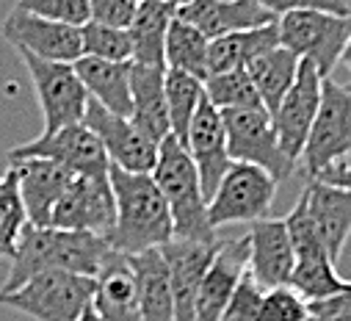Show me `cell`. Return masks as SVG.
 I'll return each mask as SVG.
<instances>
[{
	"label": "cell",
	"mask_w": 351,
	"mask_h": 321,
	"mask_svg": "<svg viewBox=\"0 0 351 321\" xmlns=\"http://www.w3.org/2000/svg\"><path fill=\"white\" fill-rule=\"evenodd\" d=\"M108 252H111L108 241L100 235L58 230V227H34L28 222L17 244V252L12 258L9 277L0 285V294H12L45 272H72V274L97 277Z\"/></svg>",
	"instance_id": "obj_1"
},
{
	"label": "cell",
	"mask_w": 351,
	"mask_h": 321,
	"mask_svg": "<svg viewBox=\"0 0 351 321\" xmlns=\"http://www.w3.org/2000/svg\"><path fill=\"white\" fill-rule=\"evenodd\" d=\"M108 180L117 202V222L108 247L122 255H138L147 250H160L174 238L169 205L152 180V175H130L117 167L108 169Z\"/></svg>",
	"instance_id": "obj_2"
},
{
	"label": "cell",
	"mask_w": 351,
	"mask_h": 321,
	"mask_svg": "<svg viewBox=\"0 0 351 321\" xmlns=\"http://www.w3.org/2000/svg\"><path fill=\"white\" fill-rule=\"evenodd\" d=\"M149 175L158 183V189L169 205L174 238L199 241V244H213V241L221 238L219 230L210 224L208 200L202 194V183H199V172L194 167V158L174 136L160 141L155 169Z\"/></svg>",
	"instance_id": "obj_3"
},
{
	"label": "cell",
	"mask_w": 351,
	"mask_h": 321,
	"mask_svg": "<svg viewBox=\"0 0 351 321\" xmlns=\"http://www.w3.org/2000/svg\"><path fill=\"white\" fill-rule=\"evenodd\" d=\"M97 277L72 272H45L12 294H0V305L25 313L34 321H83L92 310Z\"/></svg>",
	"instance_id": "obj_4"
},
{
	"label": "cell",
	"mask_w": 351,
	"mask_h": 321,
	"mask_svg": "<svg viewBox=\"0 0 351 321\" xmlns=\"http://www.w3.org/2000/svg\"><path fill=\"white\" fill-rule=\"evenodd\" d=\"M346 158H351V84L324 78L321 106L302 152L307 180H315Z\"/></svg>",
	"instance_id": "obj_5"
},
{
	"label": "cell",
	"mask_w": 351,
	"mask_h": 321,
	"mask_svg": "<svg viewBox=\"0 0 351 321\" xmlns=\"http://www.w3.org/2000/svg\"><path fill=\"white\" fill-rule=\"evenodd\" d=\"M280 45L310 61L324 78L340 64L343 47L351 36V14L332 12H291L277 20Z\"/></svg>",
	"instance_id": "obj_6"
},
{
	"label": "cell",
	"mask_w": 351,
	"mask_h": 321,
	"mask_svg": "<svg viewBox=\"0 0 351 321\" xmlns=\"http://www.w3.org/2000/svg\"><path fill=\"white\" fill-rule=\"evenodd\" d=\"M288 222V233H291V244H293V274H291V288L299 291L307 302H318V299H329L335 294H340L348 280H343L337 274V263L329 258L324 241L318 238L310 216H307V205L304 197H299L296 208L285 216Z\"/></svg>",
	"instance_id": "obj_7"
},
{
	"label": "cell",
	"mask_w": 351,
	"mask_h": 321,
	"mask_svg": "<svg viewBox=\"0 0 351 321\" xmlns=\"http://www.w3.org/2000/svg\"><path fill=\"white\" fill-rule=\"evenodd\" d=\"M277 194V180L260 167L238 164L221 178L216 194L208 202V216L216 230L230 224H252L257 219H266L269 208Z\"/></svg>",
	"instance_id": "obj_8"
},
{
	"label": "cell",
	"mask_w": 351,
	"mask_h": 321,
	"mask_svg": "<svg viewBox=\"0 0 351 321\" xmlns=\"http://www.w3.org/2000/svg\"><path fill=\"white\" fill-rule=\"evenodd\" d=\"M221 119H224L227 150H230L232 160L266 169L277 183H282L293 175L296 164L282 152L271 114L266 108L221 111Z\"/></svg>",
	"instance_id": "obj_9"
},
{
	"label": "cell",
	"mask_w": 351,
	"mask_h": 321,
	"mask_svg": "<svg viewBox=\"0 0 351 321\" xmlns=\"http://www.w3.org/2000/svg\"><path fill=\"white\" fill-rule=\"evenodd\" d=\"M31 84L45 117V130L42 133H56L61 128L77 125L86 117V106H89V95H86L80 78L72 64H58V61H45L31 53H20Z\"/></svg>",
	"instance_id": "obj_10"
},
{
	"label": "cell",
	"mask_w": 351,
	"mask_h": 321,
	"mask_svg": "<svg viewBox=\"0 0 351 321\" xmlns=\"http://www.w3.org/2000/svg\"><path fill=\"white\" fill-rule=\"evenodd\" d=\"M20 158H47L56 160L58 167L69 169L75 178H95V175H108L111 160L100 144V139L86 128L83 122L61 128L56 133H42L34 141L17 144L9 152V160Z\"/></svg>",
	"instance_id": "obj_11"
},
{
	"label": "cell",
	"mask_w": 351,
	"mask_h": 321,
	"mask_svg": "<svg viewBox=\"0 0 351 321\" xmlns=\"http://www.w3.org/2000/svg\"><path fill=\"white\" fill-rule=\"evenodd\" d=\"M0 36H3L17 53H31V56L45 58V61L75 64L77 58H83L80 28L36 17L31 12H23L20 6H14L6 14L3 25H0Z\"/></svg>",
	"instance_id": "obj_12"
},
{
	"label": "cell",
	"mask_w": 351,
	"mask_h": 321,
	"mask_svg": "<svg viewBox=\"0 0 351 321\" xmlns=\"http://www.w3.org/2000/svg\"><path fill=\"white\" fill-rule=\"evenodd\" d=\"M117 222V202L108 175L95 178H75L72 186L58 200L50 227L75 230V233H92L108 238Z\"/></svg>",
	"instance_id": "obj_13"
},
{
	"label": "cell",
	"mask_w": 351,
	"mask_h": 321,
	"mask_svg": "<svg viewBox=\"0 0 351 321\" xmlns=\"http://www.w3.org/2000/svg\"><path fill=\"white\" fill-rule=\"evenodd\" d=\"M83 125L100 139L111 167L130 175H149L155 169L158 144L149 141L128 117H117L89 100Z\"/></svg>",
	"instance_id": "obj_14"
},
{
	"label": "cell",
	"mask_w": 351,
	"mask_h": 321,
	"mask_svg": "<svg viewBox=\"0 0 351 321\" xmlns=\"http://www.w3.org/2000/svg\"><path fill=\"white\" fill-rule=\"evenodd\" d=\"M321 86H324V75L310 61L302 58L293 86L282 97L280 108L271 114L280 147L293 164L302 158L310 128L315 122V114H318V106H321Z\"/></svg>",
	"instance_id": "obj_15"
},
{
	"label": "cell",
	"mask_w": 351,
	"mask_h": 321,
	"mask_svg": "<svg viewBox=\"0 0 351 321\" xmlns=\"http://www.w3.org/2000/svg\"><path fill=\"white\" fill-rule=\"evenodd\" d=\"M249 266L246 272L252 274V280L263 288H282L291 285V274H293V244H291V233H288V222L266 216L249 224Z\"/></svg>",
	"instance_id": "obj_16"
},
{
	"label": "cell",
	"mask_w": 351,
	"mask_h": 321,
	"mask_svg": "<svg viewBox=\"0 0 351 321\" xmlns=\"http://www.w3.org/2000/svg\"><path fill=\"white\" fill-rule=\"evenodd\" d=\"M249 266V233L221 238L219 252L197 291L191 321H221L227 302L232 299L241 277Z\"/></svg>",
	"instance_id": "obj_17"
},
{
	"label": "cell",
	"mask_w": 351,
	"mask_h": 321,
	"mask_svg": "<svg viewBox=\"0 0 351 321\" xmlns=\"http://www.w3.org/2000/svg\"><path fill=\"white\" fill-rule=\"evenodd\" d=\"M186 150L194 158V167L199 172L202 194L210 202L221 178L232 167V158L227 150V130H224L221 111L216 106H210L208 97L202 100V106L197 108V114L191 119V128L186 136Z\"/></svg>",
	"instance_id": "obj_18"
},
{
	"label": "cell",
	"mask_w": 351,
	"mask_h": 321,
	"mask_svg": "<svg viewBox=\"0 0 351 321\" xmlns=\"http://www.w3.org/2000/svg\"><path fill=\"white\" fill-rule=\"evenodd\" d=\"M221 238L213 244H199V241H183L171 238L160 247V255L169 269L171 280V296H174V321H191L194 318V302L197 291L219 252Z\"/></svg>",
	"instance_id": "obj_19"
},
{
	"label": "cell",
	"mask_w": 351,
	"mask_h": 321,
	"mask_svg": "<svg viewBox=\"0 0 351 321\" xmlns=\"http://www.w3.org/2000/svg\"><path fill=\"white\" fill-rule=\"evenodd\" d=\"M9 167L17 175L28 222L34 227H50L53 211L64 197V191L72 186L75 175L47 158H20V160H12Z\"/></svg>",
	"instance_id": "obj_20"
},
{
	"label": "cell",
	"mask_w": 351,
	"mask_h": 321,
	"mask_svg": "<svg viewBox=\"0 0 351 321\" xmlns=\"http://www.w3.org/2000/svg\"><path fill=\"white\" fill-rule=\"evenodd\" d=\"M178 17L194 25L210 42L227 34L277 23V17L254 0H191V3L178 9Z\"/></svg>",
	"instance_id": "obj_21"
},
{
	"label": "cell",
	"mask_w": 351,
	"mask_h": 321,
	"mask_svg": "<svg viewBox=\"0 0 351 321\" xmlns=\"http://www.w3.org/2000/svg\"><path fill=\"white\" fill-rule=\"evenodd\" d=\"M302 197L318 238L324 241L329 258L337 263L351 235V191L329 186L324 180H307Z\"/></svg>",
	"instance_id": "obj_22"
},
{
	"label": "cell",
	"mask_w": 351,
	"mask_h": 321,
	"mask_svg": "<svg viewBox=\"0 0 351 321\" xmlns=\"http://www.w3.org/2000/svg\"><path fill=\"white\" fill-rule=\"evenodd\" d=\"M130 122L160 147L171 136L169 111H166V67H144L130 61Z\"/></svg>",
	"instance_id": "obj_23"
},
{
	"label": "cell",
	"mask_w": 351,
	"mask_h": 321,
	"mask_svg": "<svg viewBox=\"0 0 351 321\" xmlns=\"http://www.w3.org/2000/svg\"><path fill=\"white\" fill-rule=\"evenodd\" d=\"M92 310L103 321H141L138 291L130 269V258L111 250L97 274V291Z\"/></svg>",
	"instance_id": "obj_24"
},
{
	"label": "cell",
	"mask_w": 351,
	"mask_h": 321,
	"mask_svg": "<svg viewBox=\"0 0 351 321\" xmlns=\"http://www.w3.org/2000/svg\"><path fill=\"white\" fill-rule=\"evenodd\" d=\"M75 72L80 78V84L89 95L92 103L100 108L128 117L133 114V100H130V61L128 64H114V61H100L83 56L75 64Z\"/></svg>",
	"instance_id": "obj_25"
},
{
	"label": "cell",
	"mask_w": 351,
	"mask_h": 321,
	"mask_svg": "<svg viewBox=\"0 0 351 321\" xmlns=\"http://www.w3.org/2000/svg\"><path fill=\"white\" fill-rule=\"evenodd\" d=\"M128 258H130V269L138 291L141 321H174L171 280H169V269L160 250H147Z\"/></svg>",
	"instance_id": "obj_26"
},
{
	"label": "cell",
	"mask_w": 351,
	"mask_h": 321,
	"mask_svg": "<svg viewBox=\"0 0 351 321\" xmlns=\"http://www.w3.org/2000/svg\"><path fill=\"white\" fill-rule=\"evenodd\" d=\"M178 17V6L166 0H138L133 25L128 28L133 42V64L144 67H166L163 64V45L169 25Z\"/></svg>",
	"instance_id": "obj_27"
},
{
	"label": "cell",
	"mask_w": 351,
	"mask_h": 321,
	"mask_svg": "<svg viewBox=\"0 0 351 321\" xmlns=\"http://www.w3.org/2000/svg\"><path fill=\"white\" fill-rule=\"evenodd\" d=\"M274 47H280L277 23L260 25V28H252V31H238V34L219 36L208 47V72L219 75V72H230V69H246L257 56L269 53Z\"/></svg>",
	"instance_id": "obj_28"
},
{
	"label": "cell",
	"mask_w": 351,
	"mask_h": 321,
	"mask_svg": "<svg viewBox=\"0 0 351 321\" xmlns=\"http://www.w3.org/2000/svg\"><path fill=\"white\" fill-rule=\"evenodd\" d=\"M299 64L302 58L296 53H291L288 47H274L269 53H263L257 56L246 72L252 78V84H254V92L263 103V108H266L269 114H274L282 103V97L288 95V89L293 86V80H296V72H299Z\"/></svg>",
	"instance_id": "obj_29"
},
{
	"label": "cell",
	"mask_w": 351,
	"mask_h": 321,
	"mask_svg": "<svg viewBox=\"0 0 351 321\" xmlns=\"http://www.w3.org/2000/svg\"><path fill=\"white\" fill-rule=\"evenodd\" d=\"M208 47H210L208 36H202L186 20L174 17V23L169 25V34H166V45H163V64H166V69H180L205 84L210 75L208 72Z\"/></svg>",
	"instance_id": "obj_30"
},
{
	"label": "cell",
	"mask_w": 351,
	"mask_h": 321,
	"mask_svg": "<svg viewBox=\"0 0 351 321\" xmlns=\"http://www.w3.org/2000/svg\"><path fill=\"white\" fill-rule=\"evenodd\" d=\"M205 100V84L180 69H166V111H169V125L171 136L186 147V136L191 128V119L197 108Z\"/></svg>",
	"instance_id": "obj_31"
},
{
	"label": "cell",
	"mask_w": 351,
	"mask_h": 321,
	"mask_svg": "<svg viewBox=\"0 0 351 321\" xmlns=\"http://www.w3.org/2000/svg\"><path fill=\"white\" fill-rule=\"evenodd\" d=\"M28 227V213L20 197L17 175L9 167L0 175V258H14L23 230Z\"/></svg>",
	"instance_id": "obj_32"
},
{
	"label": "cell",
	"mask_w": 351,
	"mask_h": 321,
	"mask_svg": "<svg viewBox=\"0 0 351 321\" xmlns=\"http://www.w3.org/2000/svg\"><path fill=\"white\" fill-rule=\"evenodd\" d=\"M205 97L219 111H246V108H263L254 84L246 69H230L210 75L205 80Z\"/></svg>",
	"instance_id": "obj_33"
},
{
	"label": "cell",
	"mask_w": 351,
	"mask_h": 321,
	"mask_svg": "<svg viewBox=\"0 0 351 321\" xmlns=\"http://www.w3.org/2000/svg\"><path fill=\"white\" fill-rule=\"evenodd\" d=\"M80 39H83V56H89V58L114 61V64L133 61V42H130L128 31L86 23L80 28Z\"/></svg>",
	"instance_id": "obj_34"
},
{
	"label": "cell",
	"mask_w": 351,
	"mask_h": 321,
	"mask_svg": "<svg viewBox=\"0 0 351 321\" xmlns=\"http://www.w3.org/2000/svg\"><path fill=\"white\" fill-rule=\"evenodd\" d=\"M17 6L36 17L75 28H83L92 20V0H17Z\"/></svg>",
	"instance_id": "obj_35"
},
{
	"label": "cell",
	"mask_w": 351,
	"mask_h": 321,
	"mask_svg": "<svg viewBox=\"0 0 351 321\" xmlns=\"http://www.w3.org/2000/svg\"><path fill=\"white\" fill-rule=\"evenodd\" d=\"M263 321H310V302L291 285L263 291Z\"/></svg>",
	"instance_id": "obj_36"
},
{
	"label": "cell",
	"mask_w": 351,
	"mask_h": 321,
	"mask_svg": "<svg viewBox=\"0 0 351 321\" xmlns=\"http://www.w3.org/2000/svg\"><path fill=\"white\" fill-rule=\"evenodd\" d=\"M260 307H263V288L246 272L241 277L232 299L227 302V307L221 313V321H263L260 318Z\"/></svg>",
	"instance_id": "obj_37"
},
{
	"label": "cell",
	"mask_w": 351,
	"mask_h": 321,
	"mask_svg": "<svg viewBox=\"0 0 351 321\" xmlns=\"http://www.w3.org/2000/svg\"><path fill=\"white\" fill-rule=\"evenodd\" d=\"M136 9H138V0H92V20L89 23L128 31L133 25Z\"/></svg>",
	"instance_id": "obj_38"
},
{
	"label": "cell",
	"mask_w": 351,
	"mask_h": 321,
	"mask_svg": "<svg viewBox=\"0 0 351 321\" xmlns=\"http://www.w3.org/2000/svg\"><path fill=\"white\" fill-rule=\"evenodd\" d=\"M277 20L291 12H332V14H351L348 0H254Z\"/></svg>",
	"instance_id": "obj_39"
},
{
	"label": "cell",
	"mask_w": 351,
	"mask_h": 321,
	"mask_svg": "<svg viewBox=\"0 0 351 321\" xmlns=\"http://www.w3.org/2000/svg\"><path fill=\"white\" fill-rule=\"evenodd\" d=\"M315 180H324V183H329V186H337V189L351 191V160H343V164L329 167V169L321 172Z\"/></svg>",
	"instance_id": "obj_40"
},
{
	"label": "cell",
	"mask_w": 351,
	"mask_h": 321,
	"mask_svg": "<svg viewBox=\"0 0 351 321\" xmlns=\"http://www.w3.org/2000/svg\"><path fill=\"white\" fill-rule=\"evenodd\" d=\"M340 64H346V67L351 69V36H348V42H346V47H343V56H340Z\"/></svg>",
	"instance_id": "obj_41"
},
{
	"label": "cell",
	"mask_w": 351,
	"mask_h": 321,
	"mask_svg": "<svg viewBox=\"0 0 351 321\" xmlns=\"http://www.w3.org/2000/svg\"><path fill=\"white\" fill-rule=\"evenodd\" d=\"M83 321H103V318H100V316H97L95 310H89V313H86V316H83Z\"/></svg>",
	"instance_id": "obj_42"
},
{
	"label": "cell",
	"mask_w": 351,
	"mask_h": 321,
	"mask_svg": "<svg viewBox=\"0 0 351 321\" xmlns=\"http://www.w3.org/2000/svg\"><path fill=\"white\" fill-rule=\"evenodd\" d=\"M166 3H171V6H178V9H180V6H186V3H191V0H166Z\"/></svg>",
	"instance_id": "obj_43"
},
{
	"label": "cell",
	"mask_w": 351,
	"mask_h": 321,
	"mask_svg": "<svg viewBox=\"0 0 351 321\" xmlns=\"http://www.w3.org/2000/svg\"><path fill=\"white\" fill-rule=\"evenodd\" d=\"M348 160H351V158H348Z\"/></svg>",
	"instance_id": "obj_44"
}]
</instances>
